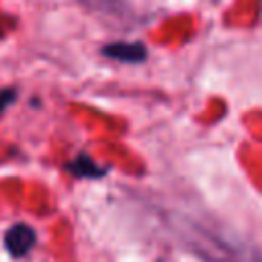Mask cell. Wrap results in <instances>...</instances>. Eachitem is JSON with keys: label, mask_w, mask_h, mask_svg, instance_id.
<instances>
[{"label": "cell", "mask_w": 262, "mask_h": 262, "mask_svg": "<svg viewBox=\"0 0 262 262\" xmlns=\"http://www.w3.org/2000/svg\"><path fill=\"white\" fill-rule=\"evenodd\" d=\"M100 53L108 59L121 63H143L147 59V47L139 41H117L108 43L100 49Z\"/></svg>", "instance_id": "obj_2"}, {"label": "cell", "mask_w": 262, "mask_h": 262, "mask_svg": "<svg viewBox=\"0 0 262 262\" xmlns=\"http://www.w3.org/2000/svg\"><path fill=\"white\" fill-rule=\"evenodd\" d=\"M86 6L90 8H98V10H113V6L117 4V0H82Z\"/></svg>", "instance_id": "obj_5"}, {"label": "cell", "mask_w": 262, "mask_h": 262, "mask_svg": "<svg viewBox=\"0 0 262 262\" xmlns=\"http://www.w3.org/2000/svg\"><path fill=\"white\" fill-rule=\"evenodd\" d=\"M63 168H66L72 176H76V178H102V176L108 174V168L98 166L86 151H82V154H78L74 160L66 162Z\"/></svg>", "instance_id": "obj_3"}, {"label": "cell", "mask_w": 262, "mask_h": 262, "mask_svg": "<svg viewBox=\"0 0 262 262\" xmlns=\"http://www.w3.org/2000/svg\"><path fill=\"white\" fill-rule=\"evenodd\" d=\"M35 242H37V233L31 225L27 223H16V225H10L8 231L4 233V248L8 250L10 256L14 258H23L27 256L33 248H35Z\"/></svg>", "instance_id": "obj_1"}, {"label": "cell", "mask_w": 262, "mask_h": 262, "mask_svg": "<svg viewBox=\"0 0 262 262\" xmlns=\"http://www.w3.org/2000/svg\"><path fill=\"white\" fill-rule=\"evenodd\" d=\"M16 94H18V92H16L14 88H2V90H0V113H4L6 106L16 100Z\"/></svg>", "instance_id": "obj_4"}]
</instances>
